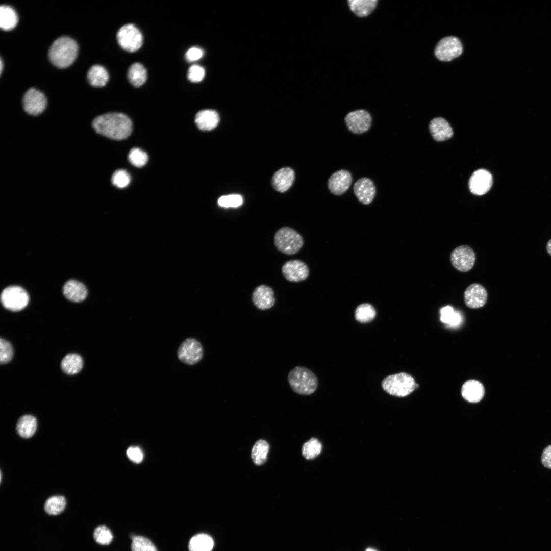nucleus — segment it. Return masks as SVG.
I'll return each instance as SVG.
<instances>
[{
	"label": "nucleus",
	"instance_id": "nucleus-27",
	"mask_svg": "<svg viewBox=\"0 0 551 551\" xmlns=\"http://www.w3.org/2000/svg\"><path fill=\"white\" fill-rule=\"evenodd\" d=\"M87 79L89 83L95 87L104 86L109 79L108 72L103 66L96 64L92 65L87 72Z\"/></svg>",
	"mask_w": 551,
	"mask_h": 551
},
{
	"label": "nucleus",
	"instance_id": "nucleus-46",
	"mask_svg": "<svg viewBox=\"0 0 551 551\" xmlns=\"http://www.w3.org/2000/svg\"><path fill=\"white\" fill-rule=\"evenodd\" d=\"M546 249L548 253L551 256V239L548 241L547 243Z\"/></svg>",
	"mask_w": 551,
	"mask_h": 551
},
{
	"label": "nucleus",
	"instance_id": "nucleus-1",
	"mask_svg": "<svg viewBox=\"0 0 551 551\" xmlns=\"http://www.w3.org/2000/svg\"><path fill=\"white\" fill-rule=\"evenodd\" d=\"M92 126L98 134L114 140H122L127 138L132 131V122L125 114L108 113L96 117Z\"/></svg>",
	"mask_w": 551,
	"mask_h": 551
},
{
	"label": "nucleus",
	"instance_id": "nucleus-9",
	"mask_svg": "<svg viewBox=\"0 0 551 551\" xmlns=\"http://www.w3.org/2000/svg\"><path fill=\"white\" fill-rule=\"evenodd\" d=\"M204 349L201 343L194 338L185 340L180 345L178 357L183 363L192 365L198 363L203 357Z\"/></svg>",
	"mask_w": 551,
	"mask_h": 551
},
{
	"label": "nucleus",
	"instance_id": "nucleus-38",
	"mask_svg": "<svg viewBox=\"0 0 551 551\" xmlns=\"http://www.w3.org/2000/svg\"><path fill=\"white\" fill-rule=\"evenodd\" d=\"M93 537L97 543L103 545L109 544L113 539L111 531L104 525H100L95 528Z\"/></svg>",
	"mask_w": 551,
	"mask_h": 551
},
{
	"label": "nucleus",
	"instance_id": "nucleus-17",
	"mask_svg": "<svg viewBox=\"0 0 551 551\" xmlns=\"http://www.w3.org/2000/svg\"><path fill=\"white\" fill-rule=\"evenodd\" d=\"M353 191L358 199L364 205L371 203L376 193L373 182L366 177L360 178L355 182Z\"/></svg>",
	"mask_w": 551,
	"mask_h": 551
},
{
	"label": "nucleus",
	"instance_id": "nucleus-14",
	"mask_svg": "<svg viewBox=\"0 0 551 551\" xmlns=\"http://www.w3.org/2000/svg\"><path fill=\"white\" fill-rule=\"evenodd\" d=\"M352 181L350 172L345 169H341L334 172L330 177L328 181V187L332 194L340 195L349 189Z\"/></svg>",
	"mask_w": 551,
	"mask_h": 551
},
{
	"label": "nucleus",
	"instance_id": "nucleus-45",
	"mask_svg": "<svg viewBox=\"0 0 551 551\" xmlns=\"http://www.w3.org/2000/svg\"><path fill=\"white\" fill-rule=\"evenodd\" d=\"M541 462L544 467L551 469V445L547 446L543 451Z\"/></svg>",
	"mask_w": 551,
	"mask_h": 551
},
{
	"label": "nucleus",
	"instance_id": "nucleus-19",
	"mask_svg": "<svg viewBox=\"0 0 551 551\" xmlns=\"http://www.w3.org/2000/svg\"><path fill=\"white\" fill-rule=\"evenodd\" d=\"M462 397L470 403H478L483 398L485 389L483 384L475 380H469L462 386Z\"/></svg>",
	"mask_w": 551,
	"mask_h": 551
},
{
	"label": "nucleus",
	"instance_id": "nucleus-7",
	"mask_svg": "<svg viewBox=\"0 0 551 551\" xmlns=\"http://www.w3.org/2000/svg\"><path fill=\"white\" fill-rule=\"evenodd\" d=\"M117 39L119 45L129 52L137 51L143 43L141 32L133 24H127L121 27L117 32Z\"/></svg>",
	"mask_w": 551,
	"mask_h": 551
},
{
	"label": "nucleus",
	"instance_id": "nucleus-11",
	"mask_svg": "<svg viewBox=\"0 0 551 551\" xmlns=\"http://www.w3.org/2000/svg\"><path fill=\"white\" fill-rule=\"evenodd\" d=\"M462 50L460 40L456 37L448 36L442 39L437 43L435 54L441 61H449L459 56Z\"/></svg>",
	"mask_w": 551,
	"mask_h": 551
},
{
	"label": "nucleus",
	"instance_id": "nucleus-13",
	"mask_svg": "<svg viewBox=\"0 0 551 551\" xmlns=\"http://www.w3.org/2000/svg\"><path fill=\"white\" fill-rule=\"evenodd\" d=\"M493 182L491 174L487 170L480 169L474 171L469 181V189L476 195H482L491 188Z\"/></svg>",
	"mask_w": 551,
	"mask_h": 551
},
{
	"label": "nucleus",
	"instance_id": "nucleus-5",
	"mask_svg": "<svg viewBox=\"0 0 551 551\" xmlns=\"http://www.w3.org/2000/svg\"><path fill=\"white\" fill-rule=\"evenodd\" d=\"M274 244L281 252L293 255L302 247L304 241L302 236L294 229L284 227L279 229L274 237Z\"/></svg>",
	"mask_w": 551,
	"mask_h": 551
},
{
	"label": "nucleus",
	"instance_id": "nucleus-42",
	"mask_svg": "<svg viewBox=\"0 0 551 551\" xmlns=\"http://www.w3.org/2000/svg\"><path fill=\"white\" fill-rule=\"evenodd\" d=\"M205 69L199 65H193L188 71V79L192 82H199L205 76Z\"/></svg>",
	"mask_w": 551,
	"mask_h": 551
},
{
	"label": "nucleus",
	"instance_id": "nucleus-34",
	"mask_svg": "<svg viewBox=\"0 0 551 551\" xmlns=\"http://www.w3.org/2000/svg\"><path fill=\"white\" fill-rule=\"evenodd\" d=\"M321 450V444L317 439L313 438L303 444L302 454L306 459L311 460L318 456Z\"/></svg>",
	"mask_w": 551,
	"mask_h": 551
},
{
	"label": "nucleus",
	"instance_id": "nucleus-8",
	"mask_svg": "<svg viewBox=\"0 0 551 551\" xmlns=\"http://www.w3.org/2000/svg\"><path fill=\"white\" fill-rule=\"evenodd\" d=\"M476 259L475 254L470 246L463 245L454 249L450 255L453 266L457 270L466 272L473 267Z\"/></svg>",
	"mask_w": 551,
	"mask_h": 551
},
{
	"label": "nucleus",
	"instance_id": "nucleus-39",
	"mask_svg": "<svg viewBox=\"0 0 551 551\" xmlns=\"http://www.w3.org/2000/svg\"><path fill=\"white\" fill-rule=\"evenodd\" d=\"M243 199L239 194H230L223 195L218 200V205L222 207H234L236 208L242 204Z\"/></svg>",
	"mask_w": 551,
	"mask_h": 551
},
{
	"label": "nucleus",
	"instance_id": "nucleus-40",
	"mask_svg": "<svg viewBox=\"0 0 551 551\" xmlns=\"http://www.w3.org/2000/svg\"><path fill=\"white\" fill-rule=\"evenodd\" d=\"M111 181L112 184L117 187L123 188L129 184L131 178L126 170L119 169L114 172Z\"/></svg>",
	"mask_w": 551,
	"mask_h": 551
},
{
	"label": "nucleus",
	"instance_id": "nucleus-41",
	"mask_svg": "<svg viewBox=\"0 0 551 551\" xmlns=\"http://www.w3.org/2000/svg\"><path fill=\"white\" fill-rule=\"evenodd\" d=\"M13 350L12 345L7 340H0V362L2 364L8 363L12 359Z\"/></svg>",
	"mask_w": 551,
	"mask_h": 551
},
{
	"label": "nucleus",
	"instance_id": "nucleus-2",
	"mask_svg": "<svg viewBox=\"0 0 551 551\" xmlns=\"http://www.w3.org/2000/svg\"><path fill=\"white\" fill-rule=\"evenodd\" d=\"M76 42L68 36H61L56 39L48 51V58L56 67L65 68L74 61L78 54Z\"/></svg>",
	"mask_w": 551,
	"mask_h": 551
},
{
	"label": "nucleus",
	"instance_id": "nucleus-44",
	"mask_svg": "<svg viewBox=\"0 0 551 551\" xmlns=\"http://www.w3.org/2000/svg\"><path fill=\"white\" fill-rule=\"evenodd\" d=\"M128 457L133 461L139 463L143 459V454L141 450L137 447H131L127 451Z\"/></svg>",
	"mask_w": 551,
	"mask_h": 551
},
{
	"label": "nucleus",
	"instance_id": "nucleus-22",
	"mask_svg": "<svg viewBox=\"0 0 551 551\" xmlns=\"http://www.w3.org/2000/svg\"><path fill=\"white\" fill-rule=\"evenodd\" d=\"M294 172L289 167H284L278 170L272 179L274 188L280 192L286 191L292 185L294 180Z\"/></svg>",
	"mask_w": 551,
	"mask_h": 551
},
{
	"label": "nucleus",
	"instance_id": "nucleus-32",
	"mask_svg": "<svg viewBox=\"0 0 551 551\" xmlns=\"http://www.w3.org/2000/svg\"><path fill=\"white\" fill-rule=\"evenodd\" d=\"M66 504V499L64 496H53L48 498L45 502L44 510L49 515H58L63 511Z\"/></svg>",
	"mask_w": 551,
	"mask_h": 551
},
{
	"label": "nucleus",
	"instance_id": "nucleus-29",
	"mask_svg": "<svg viewBox=\"0 0 551 551\" xmlns=\"http://www.w3.org/2000/svg\"><path fill=\"white\" fill-rule=\"evenodd\" d=\"M214 546L213 539L206 534H198L190 539L188 548L189 551H211Z\"/></svg>",
	"mask_w": 551,
	"mask_h": 551
},
{
	"label": "nucleus",
	"instance_id": "nucleus-18",
	"mask_svg": "<svg viewBox=\"0 0 551 551\" xmlns=\"http://www.w3.org/2000/svg\"><path fill=\"white\" fill-rule=\"evenodd\" d=\"M253 303L256 308L261 310L271 308L275 303L274 292L272 288L265 285L257 286L252 295Z\"/></svg>",
	"mask_w": 551,
	"mask_h": 551
},
{
	"label": "nucleus",
	"instance_id": "nucleus-30",
	"mask_svg": "<svg viewBox=\"0 0 551 551\" xmlns=\"http://www.w3.org/2000/svg\"><path fill=\"white\" fill-rule=\"evenodd\" d=\"M129 82L135 87L142 85L147 79V72L144 67L139 63L133 64L128 71Z\"/></svg>",
	"mask_w": 551,
	"mask_h": 551
},
{
	"label": "nucleus",
	"instance_id": "nucleus-48",
	"mask_svg": "<svg viewBox=\"0 0 551 551\" xmlns=\"http://www.w3.org/2000/svg\"><path fill=\"white\" fill-rule=\"evenodd\" d=\"M366 551H377V550H374L373 549H372V548H368V549H367L366 550Z\"/></svg>",
	"mask_w": 551,
	"mask_h": 551
},
{
	"label": "nucleus",
	"instance_id": "nucleus-24",
	"mask_svg": "<svg viewBox=\"0 0 551 551\" xmlns=\"http://www.w3.org/2000/svg\"><path fill=\"white\" fill-rule=\"evenodd\" d=\"M37 424V419L34 416L25 415L18 419L16 428V431L21 437L29 438L35 433Z\"/></svg>",
	"mask_w": 551,
	"mask_h": 551
},
{
	"label": "nucleus",
	"instance_id": "nucleus-4",
	"mask_svg": "<svg viewBox=\"0 0 551 551\" xmlns=\"http://www.w3.org/2000/svg\"><path fill=\"white\" fill-rule=\"evenodd\" d=\"M381 385L383 390L390 395L405 397L413 392L416 384L411 375L400 372L385 377Z\"/></svg>",
	"mask_w": 551,
	"mask_h": 551
},
{
	"label": "nucleus",
	"instance_id": "nucleus-36",
	"mask_svg": "<svg viewBox=\"0 0 551 551\" xmlns=\"http://www.w3.org/2000/svg\"><path fill=\"white\" fill-rule=\"evenodd\" d=\"M132 551H157L154 544L147 538L137 536L132 539Z\"/></svg>",
	"mask_w": 551,
	"mask_h": 551
},
{
	"label": "nucleus",
	"instance_id": "nucleus-6",
	"mask_svg": "<svg viewBox=\"0 0 551 551\" xmlns=\"http://www.w3.org/2000/svg\"><path fill=\"white\" fill-rule=\"evenodd\" d=\"M3 306L12 311L23 309L28 304L29 296L24 289L19 286H11L3 290L1 295Z\"/></svg>",
	"mask_w": 551,
	"mask_h": 551
},
{
	"label": "nucleus",
	"instance_id": "nucleus-16",
	"mask_svg": "<svg viewBox=\"0 0 551 551\" xmlns=\"http://www.w3.org/2000/svg\"><path fill=\"white\" fill-rule=\"evenodd\" d=\"M488 294L482 285L473 283L469 285L464 293L466 305L470 308L477 309L483 307L486 303Z\"/></svg>",
	"mask_w": 551,
	"mask_h": 551
},
{
	"label": "nucleus",
	"instance_id": "nucleus-47",
	"mask_svg": "<svg viewBox=\"0 0 551 551\" xmlns=\"http://www.w3.org/2000/svg\"><path fill=\"white\" fill-rule=\"evenodd\" d=\"M0 62H1V68H0V69H1V72H2V69H3V63H2V60H1Z\"/></svg>",
	"mask_w": 551,
	"mask_h": 551
},
{
	"label": "nucleus",
	"instance_id": "nucleus-25",
	"mask_svg": "<svg viewBox=\"0 0 551 551\" xmlns=\"http://www.w3.org/2000/svg\"><path fill=\"white\" fill-rule=\"evenodd\" d=\"M350 10L359 17L369 15L375 8L377 0H349L347 1Z\"/></svg>",
	"mask_w": 551,
	"mask_h": 551
},
{
	"label": "nucleus",
	"instance_id": "nucleus-15",
	"mask_svg": "<svg viewBox=\"0 0 551 551\" xmlns=\"http://www.w3.org/2000/svg\"><path fill=\"white\" fill-rule=\"evenodd\" d=\"M282 272L288 281L298 282L307 279L309 271L308 266L302 261L292 260L284 264Z\"/></svg>",
	"mask_w": 551,
	"mask_h": 551
},
{
	"label": "nucleus",
	"instance_id": "nucleus-20",
	"mask_svg": "<svg viewBox=\"0 0 551 551\" xmlns=\"http://www.w3.org/2000/svg\"><path fill=\"white\" fill-rule=\"evenodd\" d=\"M429 129L433 138L437 141L446 140L452 137L453 131L448 122L444 118L437 117L432 119Z\"/></svg>",
	"mask_w": 551,
	"mask_h": 551
},
{
	"label": "nucleus",
	"instance_id": "nucleus-33",
	"mask_svg": "<svg viewBox=\"0 0 551 551\" xmlns=\"http://www.w3.org/2000/svg\"><path fill=\"white\" fill-rule=\"evenodd\" d=\"M376 316V311L374 307L368 303L359 305L355 311V317L357 321L361 323H367L372 321Z\"/></svg>",
	"mask_w": 551,
	"mask_h": 551
},
{
	"label": "nucleus",
	"instance_id": "nucleus-26",
	"mask_svg": "<svg viewBox=\"0 0 551 551\" xmlns=\"http://www.w3.org/2000/svg\"><path fill=\"white\" fill-rule=\"evenodd\" d=\"M82 358L77 354L71 353L66 355L61 363L62 370L66 374L73 375L79 373L83 367Z\"/></svg>",
	"mask_w": 551,
	"mask_h": 551
},
{
	"label": "nucleus",
	"instance_id": "nucleus-31",
	"mask_svg": "<svg viewBox=\"0 0 551 551\" xmlns=\"http://www.w3.org/2000/svg\"><path fill=\"white\" fill-rule=\"evenodd\" d=\"M269 449V444L265 440H258L252 450L251 457L254 463L256 465H261L265 463Z\"/></svg>",
	"mask_w": 551,
	"mask_h": 551
},
{
	"label": "nucleus",
	"instance_id": "nucleus-35",
	"mask_svg": "<svg viewBox=\"0 0 551 551\" xmlns=\"http://www.w3.org/2000/svg\"><path fill=\"white\" fill-rule=\"evenodd\" d=\"M440 313V320L443 323L451 326H456L461 322L460 315L455 312L453 308L450 306H446L441 308Z\"/></svg>",
	"mask_w": 551,
	"mask_h": 551
},
{
	"label": "nucleus",
	"instance_id": "nucleus-21",
	"mask_svg": "<svg viewBox=\"0 0 551 551\" xmlns=\"http://www.w3.org/2000/svg\"><path fill=\"white\" fill-rule=\"evenodd\" d=\"M63 293L68 300L73 302H81L87 297V290L81 282L70 280L64 285Z\"/></svg>",
	"mask_w": 551,
	"mask_h": 551
},
{
	"label": "nucleus",
	"instance_id": "nucleus-3",
	"mask_svg": "<svg viewBox=\"0 0 551 551\" xmlns=\"http://www.w3.org/2000/svg\"><path fill=\"white\" fill-rule=\"evenodd\" d=\"M287 380L292 390L299 395L312 394L318 386L316 376L310 369L302 366H296L291 370Z\"/></svg>",
	"mask_w": 551,
	"mask_h": 551
},
{
	"label": "nucleus",
	"instance_id": "nucleus-43",
	"mask_svg": "<svg viewBox=\"0 0 551 551\" xmlns=\"http://www.w3.org/2000/svg\"><path fill=\"white\" fill-rule=\"evenodd\" d=\"M203 55V49L199 47L193 46L186 52L185 57L188 62H192L201 59Z\"/></svg>",
	"mask_w": 551,
	"mask_h": 551
},
{
	"label": "nucleus",
	"instance_id": "nucleus-12",
	"mask_svg": "<svg viewBox=\"0 0 551 551\" xmlns=\"http://www.w3.org/2000/svg\"><path fill=\"white\" fill-rule=\"evenodd\" d=\"M22 104L23 109L27 113L37 115L44 110L47 105V100L42 92L34 88H31L24 93Z\"/></svg>",
	"mask_w": 551,
	"mask_h": 551
},
{
	"label": "nucleus",
	"instance_id": "nucleus-28",
	"mask_svg": "<svg viewBox=\"0 0 551 551\" xmlns=\"http://www.w3.org/2000/svg\"><path fill=\"white\" fill-rule=\"evenodd\" d=\"M18 21L15 10L10 6L2 5L0 7V27L4 30L14 28Z\"/></svg>",
	"mask_w": 551,
	"mask_h": 551
},
{
	"label": "nucleus",
	"instance_id": "nucleus-10",
	"mask_svg": "<svg viewBox=\"0 0 551 551\" xmlns=\"http://www.w3.org/2000/svg\"><path fill=\"white\" fill-rule=\"evenodd\" d=\"M347 128L352 133L361 134L370 128L372 117L370 114L364 109H359L349 112L344 118Z\"/></svg>",
	"mask_w": 551,
	"mask_h": 551
},
{
	"label": "nucleus",
	"instance_id": "nucleus-23",
	"mask_svg": "<svg viewBox=\"0 0 551 551\" xmlns=\"http://www.w3.org/2000/svg\"><path fill=\"white\" fill-rule=\"evenodd\" d=\"M219 121L217 112L213 110H203L195 115V122L202 131H210L216 128Z\"/></svg>",
	"mask_w": 551,
	"mask_h": 551
},
{
	"label": "nucleus",
	"instance_id": "nucleus-37",
	"mask_svg": "<svg viewBox=\"0 0 551 551\" xmlns=\"http://www.w3.org/2000/svg\"><path fill=\"white\" fill-rule=\"evenodd\" d=\"M147 154L138 148H133L130 150L128 155L130 162L137 167L144 166L148 161Z\"/></svg>",
	"mask_w": 551,
	"mask_h": 551
}]
</instances>
